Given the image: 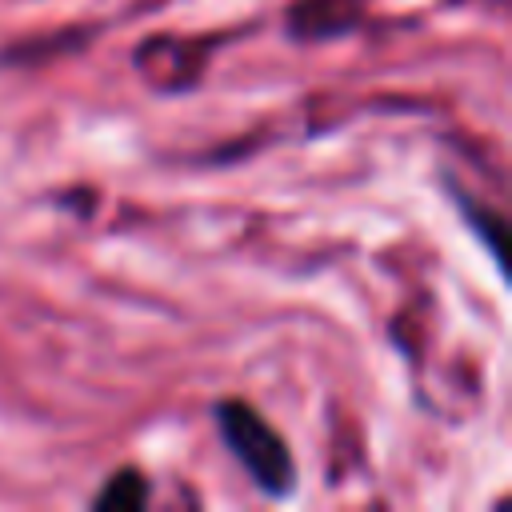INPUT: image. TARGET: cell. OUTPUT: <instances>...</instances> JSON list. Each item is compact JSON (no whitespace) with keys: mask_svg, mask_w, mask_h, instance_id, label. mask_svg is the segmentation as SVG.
Listing matches in <instances>:
<instances>
[{"mask_svg":"<svg viewBox=\"0 0 512 512\" xmlns=\"http://www.w3.org/2000/svg\"><path fill=\"white\" fill-rule=\"evenodd\" d=\"M216 428L228 444V452L240 460V468L252 476V484L272 496L284 500L296 484V468L288 456V444L280 440V432L244 400H220L216 404Z\"/></svg>","mask_w":512,"mask_h":512,"instance_id":"1","label":"cell"},{"mask_svg":"<svg viewBox=\"0 0 512 512\" xmlns=\"http://www.w3.org/2000/svg\"><path fill=\"white\" fill-rule=\"evenodd\" d=\"M148 504V484L136 468H124L116 472L96 496H92V508H124V512H136Z\"/></svg>","mask_w":512,"mask_h":512,"instance_id":"2","label":"cell"},{"mask_svg":"<svg viewBox=\"0 0 512 512\" xmlns=\"http://www.w3.org/2000/svg\"><path fill=\"white\" fill-rule=\"evenodd\" d=\"M456 192V204H460V212H464V220H472V232L484 240V248H488V256L500 264L504 260V240H500V220L496 216H488L484 208H476L460 188H452Z\"/></svg>","mask_w":512,"mask_h":512,"instance_id":"3","label":"cell"}]
</instances>
